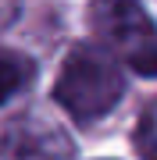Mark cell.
<instances>
[{"instance_id":"1","label":"cell","mask_w":157,"mask_h":160,"mask_svg":"<svg viewBox=\"0 0 157 160\" xmlns=\"http://www.w3.org/2000/svg\"><path fill=\"white\" fill-rule=\"evenodd\" d=\"M122 96H125V78H122V68L114 64V57L107 50L75 46L64 57L57 86H54V100L79 125L100 121L104 114H111Z\"/></svg>"},{"instance_id":"2","label":"cell","mask_w":157,"mask_h":160,"mask_svg":"<svg viewBox=\"0 0 157 160\" xmlns=\"http://www.w3.org/2000/svg\"><path fill=\"white\" fill-rule=\"evenodd\" d=\"M97 32L128 68L143 78H157V25L139 4L111 0L93 7Z\"/></svg>"},{"instance_id":"3","label":"cell","mask_w":157,"mask_h":160,"mask_svg":"<svg viewBox=\"0 0 157 160\" xmlns=\"http://www.w3.org/2000/svg\"><path fill=\"white\" fill-rule=\"evenodd\" d=\"M0 160H71V139L39 114H14L0 128Z\"/></svg>"},{"instance_id":"4","label":"cell","mask_w":157,"mask_h":160,"mask_svg":"<svg viewBox=\"0 0 157 160\" xmlns=\"http://www.w3.org/2000/svg\"><path fill=\"white\" fill-rule=\"evenodd\" d=\"M32 75H36V68L29 57H22L14 50H0V107L14 92H22L25 82H32Z\"/></svg>"},{"instance_id":"5","label":"cell","mask_w":157,"mask_h":160,"mask_svg":"<svg viewBox=\"0 0 157 160\" xmlns=\"http://www.w3.org/2000/svg\"><path fill=\"white\" fill-rule=\"evenodd\" d=\"M132 146L143 160H157V100H150L143 107L136 132H132Z\"/></svg>"}]
</instances>
